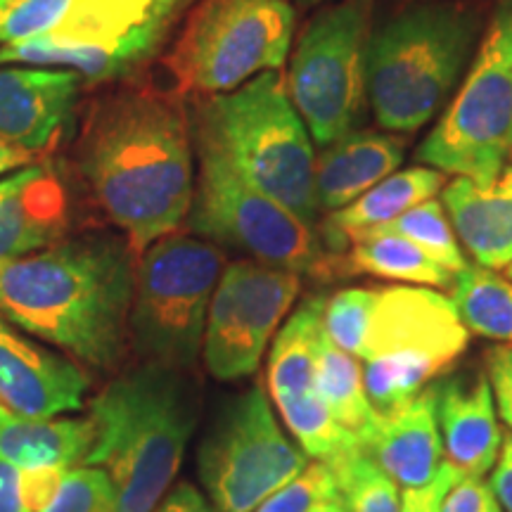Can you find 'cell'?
Listing matches in <instances>:
<instances>
[{"mask_svg": "<svg viewBox=\"0 0 512 512\" xmlns=\"http://www.w3.org/2000/svg\"><path fill=\"white\" fill-rule=\"evenodd\" d=\"M76 169L112 226L143 254L178 233L195 195V138L181 95L121 86L88 105Z\"/></svg>", "mask_w": 512, "mask_h": 512, "instance_id": "cell-1", "label": "cell"}, {"mask_svg": "<svg viewBox=\"0 0 512 512\" xmlns=\"http://www.w3.org/2000/svg\"><path fill=\"white\" fill-rule=\"evenodd\" d=\"M138 256L119 230H95L0 264V320L81 366L117 370L131 351Z\"/></svg>", "mask_w": 512, "mask_h": 512, "instance_id": "cell-2", "label": "cell"}, {"mask_svg": "<svg viewBox=\"0 0 512 512\" xmlns=\"http://www.w3.org/2000/svg\"><path fill=\"white\" fill-rule=\"evenodd\" d=\"M95 441L86 465L107 472L117 512H152L169 494L200 420L190 373L138 363L91 399Z\"/></svg>", "mask_w": 512, "mask_h": 512, "instance_id": "cell-3", "label": "cell"}, {"mask_svg": "<svg viewBox=\"0 0 512 512\" xmlns=\"http://www.w3.org/2000/svg\"><path fill=\"white\" fill-rule=\"evenodd\" d=\"M192 138L214 147L249 183L318 228L316 147L280 72H264L230 93L200 95Z\"/></svg>", "mask_w": 512, "mask_h": 512, "instance_id": "cell-4", "label": "cell"}, {"mask_svg": "<svg viewBox=\"0 0 512 512\" xmlns=\"http://www.w3.org/2000/svg\"><path fill=\"white\" fill-rule=\"evenodd\" d=\"M479 15L453 3H422L370 31L366 88L384 131L415 133L434 119L472 60Z\"/></svg>", "mask_w": 512, "mask_h": 512, "instance_id": "cell-5", "label": "cell"}, {"mask_svg": "<svg viewBox=\"0 0 512 512\" xmlns=\"http://www.w3.org/2000/svg\"><path fill=\"white\" fill-rule=\"evenodd\" d=\"M470 330L444 292L422 285L377 287L358 361L375 411L384 415L451 373Z\"/></svg>", "mask_w": 512, "mask_h": 512, "instance_id": "cell-6", "label": "cell"}, {"mask_svg": "<svg viewBox=\"0 0 512 512\" xmlns=\"http://www.w3.org/2000/svg\"><path fill=\"white\" fill-rule=\"evenodd\" d=\"M226 254L209 240L171 233L138 256L128 339L140 363L192 373Z\"/></svg>", "mask_w": 512, "mask_h": 512, "instance_id": "cell-7", "label": "cell"}, {"mask_svg": "<svg viewBox=\"0 0 512 512\" xmlns=\"http://www.w3.org/2000/svg\"><path fill=\"white\" fill-rule=\"evenodd\" d=\"M197 176L188 226L211 245L330 283L332 259L318 230L240 176L214 147L195 140Z\"/></svg>", "mask_w": 512, "mask_h": 512, "instance_id": "cell-8", "label": "cell"}, {"mask_svg": "<svg viewBox=\"0 0 512 512\" xmlns=\"http://www.w3.org/2000/svg\"><path fill=\"white\" fill-rule=\"evenodd\" d=\"M415 159L475 183H491L512 164V0L491 15L456 98Z\"/></svg>", "mask_w": 512, "mask_h": 512, "instance_id": "cell-9", "label": "cell"}, {"mask_svg": "<svg viewBox=\"0 0 512 512\" xmlns=\"http://www.w3.org/2000/svg\"><path fill=\"white\" fill-rule=\"evenodd\" d=\"M297 12L290 0H197L166 55L178 93L219 95L290 60Z\"/></svg>", "mask_w": 512, "mask_h": 512, "instance_id": "cell-10", "label": "cell"}, {"mask_svg": "<svg viewBox=\"0 0 512 512\" xmlns=\"http://www.w3.org/2000/svg\"><path fill=\"white\" fill-rule=\"evenodd\" d=\"M190 0H74L48 34L0 46V67L31 64L79 74L86 86L136 72L169 41Z\"/></svg>", "mask_w": 512, "mask_h": 512, "instance_id": "cell-11", "label": "cell"}, {"mask_svg": "<svg viewBox=\"0 0 512 512\" xmlns=\"http://www.w3.org/2000/svg\"><path fill=\"white\" fill-rule=\"evenodd\" d=\"M370 15L373 0H337L313 15L294 43L285 88L313 145L328 147L363 121Z\"/></svg>", "mask_w": 512, "mask_h": 512, "instance_id": "cell-12", "label": "cell"}, {"mask_svg": "<svg viewBox=\"0 0 512 512\" xmlns=\"http://www.w3.org/2000/svg\"><path fill=\"white\" fill-rule=\"evenodd\" d=\"M309 465L259 384L230 396L197 451V475L216 512H254Z\"/></svg>", "mask_w": 512, "mask_h": 512, "instance_id": "cell-13", "label": "cell"}, {"mask_svg": "<svg viewBox=\"0 0 512 512\" xmlns=\"http://www.w3.org/2000/svg\"><path fill=\"white\" fill-rule=\"evenodd\" d=\"M302 292V275L254 259L230 261L209 304L202 361L219 382L256 373Z\"/></svg>", "mask_w": 512, "mask_h": 512, "instance_id": "cell-14", "label": "cell"}, {"mask_svg": "<svg viewBox=\"0 0 512 512\" xmlns=\"http://www.w3.org/2000/svg\"><path fill=\"white\" fill-rule=\"evenodd\" d=\"M91 377L79 361L27 339L0 320V403L24 418L81 411Z\"/></svg>", "mask_w": 512, "mask_h": 512, "instance_id": "cell-15", "label": "cell"}, {"mask_svg": "<svg viewBox=\"0 0 512 512\" xmlns=\"http://www.w3.org/2000/svg\"><path fill=\"white\" fill-rule=\"evenodd\" d=\"M83 81L57 67H0V138L46 159L72 124Z\"/></svg>", "mask_w": 512, "mask_h": 512, "instance_id": "cell-16", "label": "cell"}, {"mask_svg": "<svg viewBox=\"0 0 512 512\" xmlns=\"http://www.w3.org/2000/svg\"><path fill=\"white\" fill-rule=\"evenodd\" d=\"M72 233V200L50 159L0 178V264L57 245Z\"/></svg>", "mask_w": 512, "mask_h": 512, "instance_id": "cell-17", "label": "cell"}, {"mask_svg": "<svg viewBox=\"0 0 512 512\" xmlns=\"http://www.w3.org/2000/svg\"><path fill=\"white\" fill-rule=\"evenodd\" d=\"M434 399L448 463L456 465L463 475H489L505 434L484 370H451L434 382Z\"/></svg>", "mask_w": 512, "mask_h": 512, "instance_id": "cell-18", "label": "cell"}, {"mask_svg": "<svg viewBox=\"0 0 512 512\" xmlns=\"http://www.w3.org/2000/svg\"><path fill=\"white\" fill-rule=\"evenodd\" d=\"M363 451L396 486L415 489L432 482L444 463L434 382L401 408L380 415Z\"/></svg>", "mask_w": 512, "mask_h": 512, "instance_id": "cell-19", "label": "cell"}, {"mask_svg": "<svg viewBox=\"0 0 512 512\" xmlns=\"http://www.w3.org/2000/svg\"><path fill=\"white\" fill-rule=\"evenodd\" d=\"M456 235L479 266L512 264V164L491 183L453 178L441 190Z\"/></svg>", "mask_w": 512, "mask_h": 512, "instance_id": "cell-20", "label": "cell"}, {"mask_svg": "<svg viewBox=\"0 0 512 512\" xmlns=\"http://www.w3.org/2000/svg\"><path fill=\"white\" fill-rule=\"evenodd\" d=\"M406 143L392 131H351L316 152V195L323 214L344 209L399 171Z\"/></svg>", "mask_w": 512, "mask_h": 512, "instance_id": "cell-21", "label": "cell"}, {"mask_svg": "<svg viewBox=\"0 0 512 512\" xmlns=\"http://www.w3.org/2000/svg\"><path fill=\"white\" fill-rule=\"evenodd\" d=\"M446 183V174L422 164L394 171L344 209L325 214L316 228L318 238L332 259L342 252L351 235L387 226L420 202L441 195Z\"/></svg>", "mask_w": 512, "mask_h": 512, "instance_id": "cell-22", "label": "cell"}, {"mask_svg": "<svg viewBox=\"0 0 512 512\" xmlns=\"http://www.w3.org/2000/svg\"><path fill=\"white\" fill-rule=\"evenodd\" d=\"M95 441L91 418H24L0 403V460L17 470L86 465Z\"/></svg>", "mask_w": 512, "mask_h": 512, "instance_id": "cell-23", "label": "cell"}, {"mask_svg": "<svg viewBox=\"0 0 512 512\" xmlns=\"http://www.w3.org/2000/svg\"><path fill=\"white\" fill-rule=\"evenodd\" d=\"M344 275H373L396 285H422L434 290L451 287L456 278L411 240L382 228L351 235L342 252L332 256V278Z\"/></svg>", "mask_w": 512, "mask_h": 512, "instance_id": "cell-24", "label": "cell"}, {"mask_svg": "<svg viewBox=\"0 0 512 512\" xmlns=\"http://www.w3.org/2000/svg\"><path fill=\"white\" fill-rule=\"evenodd\" d=\"M325 294H311L273 337L266 382L275 408L318 396L316 356L323 337Z\"/></svg>", "mask_w": 512, "mask_h": 512, "instance_id": "cell-25", "label": "cell"}, {"mask_svg": "<svg viewBox=\"0 0 512 512\" xmlns=\"http://www.w3.org/2000/svg\"><path fill=\"white\" fill-rule=\"evenodd\" d=\"M316 389L332 418L351 437L361 441V446L366 444L380 413L375 411V406L368 399L361 361L335 347L325 335V330L318 342Z\"/></svg>", "mask_w": 512, "mask_h": 512, "instance_id": "cell-26", "label": "cell"}, {"mask_svg": "<svg viewBox=\"0 0 512 512\" xmlns=\"http://www.w3.org/2000/svg\"><path fill=\"white\" fill-rule=\"evenodd\" d=\"M451 302L470 335L512 344V283L494 268L467 264L456 273Z\"/></svg>", "mask_w": 512, "mask_h": 512, "instance_id": "cell-27", "label": "cell"}, {"mask_svg": "<svg viewBox=\"0 0 512 512\" xmlns=\"http://www.w3.org/2000/svg\"><path fill=\"white\" fill-rule=\"evenodd\" d=\"M380 228L387 230V233L411 240L413 245H418L430 259L437 261L439 266H444L453 275L470 264L456 235V228H453L451 219H448L444 202L437 200V197L420 202L418 207L408 209L399 219H394L392 223Z\"/></svg>", "mask_w": 512, "mask_h": 512, "instance_id": "cell-28", "label": "cell"}, {"mask_svg": "<svg viewBox=\"0 0 512 512\" xmlns=\"http://www.w3.org/2000/svg\"><path fill=\"white\" fill-rule=\"evenodd\" d=\"M328 465L351 512H401L399 486L384 475L363 448H354Z\"/></svg>", "mask_w": 512, "mask_h": 512, "instance_id": "cell-29", "label": "cell"}, {"mask_svg": "<svg viewBox=\"0 0 512 512\" xmlns=\"http://www.w3.org/2000/svg\"><path fill=\"white\" fill-rule=\"evenodd\" d=\"M377 287H344L330 297L323 306V330L335 347L347 351L354 358L361 356L366 339L370 311H373Z\"/></svg>", "mask_w": 512, "mask_h": 512, "instance_id": "cell-30", "label": "cell"}, {"mask_svg": "<svg viewBox=\"0 0 512 512\" xmlns=\"http://www.w3.org/2000/svg\"><path fill=\"white\" fill-rule=\"evenodd\" d=\"M43 512H117L110 475L98 465L69 467L55 498Z\"/></svg>", "mask_w": 512, "mask_h": 512, "instance_id": "cell-31", "label": "cell"}, {"mask_svg": "<svg viewBox=\"0 0 512 512\" xmlns=\"http://www.w3.org/2000/svg\"><path fill=\"white\" fill-rule=\"evenodd\" d=\"M339 496L342 494H339L332 467L323 460H313L297 477L280 486L273 496H268L254 512H313L320 503Z\"/></svg>", "mask_w": 512, "mask_h": 512, "instance_id": "cell-32", "label": "cell"}, {"mask_svg": "<svg viewBox=\"0 0 512 512\" xmlns=\"http://www.w3.org/2000/svg\"><path fill=\"white\" fill-rule=\"evenodd\" d=\"M72 3L74 0H15L0 29V46L48 34L62 22Z\"/></svg>", "mask_w": 512, "mask_h": 512, "instance_id": "cell-33", "label": "cell"}, {"mask_svg": "<svg viewBox=\"0 0 512 512\" xmlns=\"http://www.w3.org/2000/svg\"><path fill=\"white\" fill-rule=\"evenodd\" d=\"M484 373L494 392L498 418L512 434V344H494L484 351Z\"/></svg>", "mask_w": 512, "mask_h": 512, "instance_id": "cell-34", "label": "cell"}, {"mask_svg": "<svg viewBox=\"0 0 512 512\" xmlns=\"http://www.w3.org/2000/svg\"><path fill=\"white\" fill-rule=\"evenodd\" d=\"M439 512H503V508L484 477L460 475L446 491Z\"/></svg>", "mask_w": 512, "mask_h": 512, "instance_id": "cell-35", "label": "cell"}, {"mask_svg": "<svg viewBox=\"0 0 512 512\" xmlns=\"http://www.w3.org/2000/svg\"><path fill=\"white\" fill-rule=\"evenodd\" d=\"M460 475L463 472L456 465L444 460L432 482H427L425 486H415V489H403L401 512H439L446 491L458 482Z\"/></svg>", "mask_w": 512, "mask_h": 512, "instance_id": "cell-36", "label": "cell"}, {"mask_svg": "<svg viewBox=\"0 0 512 512\" xmlns=\"http://www.w3.org/2000/svg\"><path fill=\"white\" fill-rule=\"evenodd\" d=\"M69 467H36V470H19V491L29 512H43L60 489L64 472Z\"/></svg>", "mask_w": 512, "mask_h": 512, "instance_id": "cell-37", "label": "cell"}, {"mask_svg": "<svg viewBox=\"0 0 512 512\" xmlns=\"http://www.w3.org/2000/svg\"><path fill=\"white\" fill-rule=\"evenodd\" d=\"M152 512H216V508L197 491V486L181 482L157 503Z\"/></svg>", "mask_w": 512, "mask_h": 512, "instance_id": "cell-38", "label": "cell"}, {"mask_svg": "<svg viewBox=\"0 0 512 512\" xmlns=\"http://www.w3.org/2000/svg\"><path fill=\"white\" fill-rule=\"evenodd\" d=\"M491 472L494 475H491L489 484L494 489L498 503H501L503 512H512V434L503 439L501 453H498V460Z\"/></svg>", "mask_w": 512, "mask_h": 512, "instance_id": "cell-39", "label": "cell"}, {"mask_svg": "<svg viewBox=\"0 0 512 512\" xmlns=\"http://www.w3.org/2000/svg\"><path fill=\"white\" fill-rule=\"evenodd\" d=\"M0 512H29L19 491V470L0 460Z\"/></svg>", "mask_w": 512, "mask_h": 512, "instance_id": "cell-40", "label": "cell"}, {"mask_svg": "<svg viewBox=\"0 0 512 512\" xmlns=\"http://www.w3.org/2000/svg\"><path fill=\"white\" fill-rule=\"evenodd\" d=\"M31 162H38L31 152L0 138V176L12 174V171L22 169V166H27Z\"/></svg>", "mask_w": 512, "mask_h": 512, "instance_id": "cell-41", "label": "cell"}, {"mask_svg": "<svg viewBox=\"0 0 512 512\" xmlns=\"http://www.w3.org/2000/svg\"><path fill=\"white\" fill-rule=\"evenodd\" d=\"M313 512H351V510H349V505L344 503V498L339 496V498H332V501L320 503Z\"/></svg>", "mask_w": 512, "mask_h": 512, "instance_id": "cell-42", "label": "cell"}, {"mask_svg": "<svg viewBox=\"0 0 512 512\" xmlns=\"http://www.w3.org/2000/svg\"><path fill=\"white\" fill-rule=\"evenodd\" d=\"M12 5H15V0H0V29H3V22L5 17H8Z\"/></svg>", "mask_w": 512, "mask_h": 512, "instance_id": "cell-43", "label": "cell"}, {"mask_svg": "<svg viewBox=\"0 0 512 512\" xmlns=\"http://www.w3.org/2000/svg\"><path fill=\"white\" fill-rule=\"evenodd\" d=\"M290 3H294V5H299V8H316V5L330 3V0H290Z\"/></svg>", "mask_w": 512, "mask_h": 512, "instance_id": "cell-44", "label": "cell"}, {"mask_svg": "<svg viewBox=\"0 0 512 512\" xmlns=\"http://www.w3.org/2000/svg\"><path fill=\"white\" fill-rule=\"evenodd\" d=\"M503 271H505V278H508V280H510V283H512V264H510V266H505V268H503Z\"/></svg>", "mask_w": 512, "mask_h": 512, "instance_id": "cell-45", "label": "cell"}]
</instances>
